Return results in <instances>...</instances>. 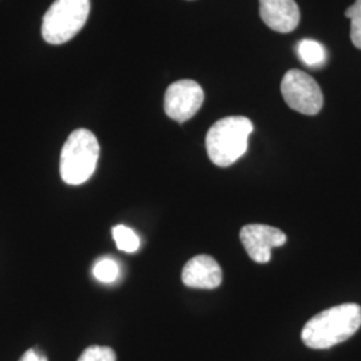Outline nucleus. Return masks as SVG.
Instances as JSON below:
<instances>
[{"label": "nucleus", "instance_id": "0eeeda50", "mask_svg": "<svg viewBox=\"0 0 361 361\" xmlns=\"http://www.w3.org/2000/svg\"><path fill=\"white\" fill-rule=\"evenodd\" d=\"M240 238L249 257L258 264L268 262L271 259V249L280 247L286 243L284 232L261 224L245 225L241 229Z\"/></svg>", "mask_w": 361, "mask_h": 361}, {"label": "nucleus", "instance_id": "4468645a", "mask_svg": "<svg viewBox=\"0 0 361 361\" xmlns=\"http://www.w3.org/2000/svg\"><path fill=\"white\" fill-rule=\"evenodd\" d=\"M78 361H116V352L109 347L91 345L85 349Z\"/></svg>", "mask_w": 361, "mask_h": 361}, {"label": "nucleus", "instance_id": "6e6552de", "mask_svg": "<svg viewBox=\"0 0 361 361\" xmlns=\"http://www.w3.org/2000/svg\"><path fill=\"white\" fill-rule=\"evenodd\" d=\"M259 15L267 26L281 34L296 30L301 16L295 0H259Z\"/></svg>", "mask_w": 361, "mask_h": 361}, {"label": "nucleus", "instance_id": "f03ea898", "mask_svg": "<svg viewBox=\"0 0 361 361\" xmlns=\"http://www.w3.org/2000/svg\"><path fill=\"white\" fill-rule=\"evenodd\" d=\"M253 123L246 116H226L217 121L207 135L210 161L219 168H228L245 154Z\"/></svg>", "mask_w": 361, "mask_h": 361}, {"label": "nucleus", "instance_id": "39448f33", "mask_svg": "<svg viewBox=\"0 0 361 361\" xmlns=\"http://www.w3.org/2000/svg\"><path fill=\"white\" fill-rule=\"evenodd\" d=\"M281 92L286 104L305 116H316L323 109V91L310 74L289 70L281 82Z\"/></svg>", "mask_w": 361, "mask_h": 361}, {"label": "nucleus", "instance_id": "f8f14e48", "mask_svg": "<svg viewBox=\"0 0 361 361\" xmlns=\"http://www.w3.org/2000/svg\"><path fill=\"white\" fill-rule=\"evenodd\" d=\"M94 276L104 284L114 283L119 276V265L111 258H102L94 267Z\"/></svg>", "mask_w": 361, "mask_h": 361}, {"label": "nucleus", "instance_id": "7ed1b4c3", "mask_svg": "<svg viewBox=\"0 0 361 361\" xmlns=\"http://www.w3.org/2000/svg\"><path fill=\"white\" fill-rule=\"evenodd\" d=\"M101 147L90 130H74L61 152L59 171L67 185H82L94 174Z\"/></svg>", "mask_w": 361, "mask_h": 361}, {"label": "nucleus", "instance_id": "f257e3e1", "mask_svg": "<svg viewBox=\"0 0 361 361\" xmlns=\"http://www.w3.org/2000/svg\"><path fill=\"white\" fill-rule=\"evenodd\" d=\"M361 326V307L349 302L323 310L305 324L301 338L312 349H328L345 341Z\"/></svg>", "mask_w": 361, "mask_h": 361}, {"label": "nucleus", "instance_id": "ddd939ff", "mask_svg": "<svg viewBox=\"0 0 361 361\" xmlns=\"http://www.w3.org/2000/svg\"><path fill=\"white\" fill-rule=\"evenodd\" d=\"M345 16L350 19V39L355 47L361 50V0H356L347 8Z\"/></svg>", "mask_w": 361, "mask_h": 361}, {"label": "nucleus", "instance_id": "9d476101", "mask_svg": "<svg viewBox=\"0 0 361 361\" xmlns=\"http://www.w3.org/2000/svg\"><path fill=\"white\" fill-rule=\"evenodd\" d=\"M298 58L308 67H322L326 61V50L322 43L313 39H304L297 46Z\"/></svg>", "mask_w": 361, "mask_h": 361}, {"label": "nucleus", "instance_id": "423d86ee", "mask_svg": "<svg viewBox=\"0 0 361 361\" xmlns=\"http://www.w3.org/2000/svg\"><path fill=\"white\" fill-rule=\"evenodd\" d=\"M204 99L205 94L197 82L182 79L169 86L164 102L165 113L170 119L183 123L198 113Z\"/></svg>", "mask_w": 361, "mask_h": 361}, {"label": "nucleus", "instance_id": "20e7f679", "mask_svg": "<svg viewBox=\"0 0 361 361\" xmlns=\"http://www.w3.org/2000/svg\"><path fill=\"white\" fill-rule=\"evenodd\" d=\"M90 0H55L44 13L42 37L50 44H63L85 27Z\"/></svg>", "mask_w": 361, "mask_h": 361}, {"label": "nucleus", "instance_id": "9b49d317", "mask_svg": "<svg viewBox=\"0 0 361 361\" xmlns=\"http://www.w3.org/2000/svg\"><path fill=\"white\" fill-rule=\"evenodd\" d=\"M113 238L116 241V247L126 253L137 252L141 245L137 233L125 225H116L113 228Z\"/></svg>", "mask_w": 361, "mask_h": 361}, {"label": "nucleus", "instance_id": "2eb2a0df", "mask_svg": "<svg viewBox=\"0 0 361 361\" xmlns=\"http://www.w3.org/2000/svg\"><path fill=\"white\" fill-rule=\"evenodd\" d=\"M19 361H49L44 353H40L37 349H28Z\"/></svg>", "mask_w": 361, "mask_h": 361}, {"label": "nucleus", "instance_id": "1a4fd4ad", "mask_svg": "<svg viewBox=\"0 0 361 361\" xmlns=\"http://www.w3.org/2000/svg\"><path fill=\"white\" fill-rule=\"evenodd\" d=\"M182 283L194 289L219 288L222 283V271L219 262L207 255L189 259L182 269Z\"/></svg>", "mask_w": 361, "mask_h": 361}]
</instances>
